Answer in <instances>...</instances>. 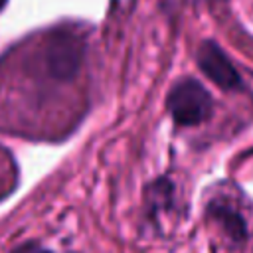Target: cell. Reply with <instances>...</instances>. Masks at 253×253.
<instances>
[{"instance_id": "cell-1", "label": "cell", "mask_w": 253, "mask_h": 253, "mask_svg": "<svg viewBox=\"0 0 253 253\" xmlns=\"http://www.w3.org/2000/svg\"><path fill=\"white\" fill-rule=\"evenodd\" d=\"M83 38L69 30L61 28L49 34L43 45V65L49 77L57 81H69L77 75L83 59Z\"/></svg>"}, {"instance_id": "cell-2", "label": "cell", "mask_w": 253, "mask_h": 253, "mask_svg": "<svg viewBox=\"0 0 253 253\" xmlns=\"http://www.w3.org/2000/svg\"><path fill=\"white\" fill-rule=\"evenodd\" d=\"M166 107L180 126H194L206 121L211 113V97L206 87L196 79H182L178 81L166 99Z\"/></svg>"}, {"instance_id": "cell-3", "label": "cell", "mask_w": 253, "mask_h": 253, "mask_svg": "<svg viewBox=\"0 0 253 253\" xmlns=\"http://www.w3.org/2000/svg\"><path fill=\"white\" fill-rule=\"evenodd\" d=\"M196 59H198V67L204 71V75L208 79H211L219 89H223V91L241 89V85H243L241 75L237 73V69L231 63V59L227 57V53L213 40H206L200 43Z\"/></svg>"}, {"instance_id": "cell-4", "label": "cell", "mask_w": 253, "mask_h": 253, "mask_svg": "<svg viewBox=\"0 0 253 253\" xmlns=\"http://www.w3.org/2000/svg\"><path fill=\"white\" fill-rule=\"evenodd\" d=\"M211 215L215 217L217 223H221V227L233 237V239H243L245 237V225H243V219L227 206H221V204H215L211 208Z\"/></svg>"}, {"instance_id": "cell-5", "label": "cell", "mask_w": 253, "mask_h": 253, "mask_svg": "<svg viewBox=\"0 0 253 253\" xmlns=\"http://www.w3.org/2000/svg\"><path fill=\"white\" fill-rule=\"evenodd\" d=\"M14 253H51V251H47V249H43V247H40L36 243H26V245L18 247Z\"/></svg>"}, {"instance_id": "cell-6", "label": "cell", "mask_w": 253, "mask_h": 253, "mask_svg": "<svg viewBox=\"0 0 253 253\" xmlns=\"http://www.w3.org/2000/svg\"><path fill=\"white\" fill-rule=\"evenodd\" d=\"M6 2H8V0H0V12H2V8L6 6Z\"/></svg>"}]
</instances>
